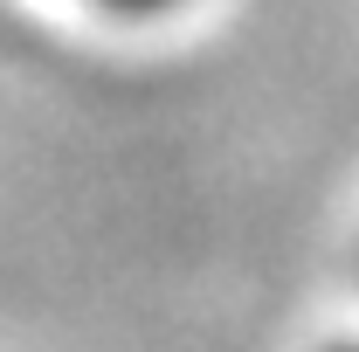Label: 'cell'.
<instances>
[{
	"mask_svg": "<svg viewBox=\"0 0 359 352\" xmlns=\"http://www.w3.org/2000/svg\"><path fill=\"white\" fill-rule=\"evenodd\" d=\"M125 7H145V0H125Z\"/></svg>",
	"mask_w": 359,
	"mask_h": 352,
	"instance_id": "cell-1",
	"label": "cell"
}]
</instances>
